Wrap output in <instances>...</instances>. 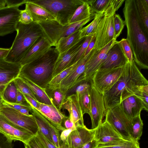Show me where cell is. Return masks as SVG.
Here are the masks:
<instances>
[{
  "label": "cell",
  "mask_w": 148,
  "mask_h": 148,
  "mask_svg": "<svg viewBox=\"0 0 148 148\" xmlns=\"http://www.w3.org/2000/svg\"><path fill=\"white\" fill-rule=\"evenodd\" d=\"M123 12L127 29L126 40L134 61L142 69H148V32L139 14L135 0H125Z\"/></svg>",
  "instance_id": "cell-1"
},
{
  "label": "cell",
  "mask_w": 148,
  "mask_h": 148,
  "mask_svg": "<svg viewBox=\"0 0 148 148\" xmlns=\"http://www.w3.org/2000/svg\"><path fill=\"white\" fill-rule=\"evenodd\" d=\"M148 85L147 80L138 68L134 62H128L125 66L119 78L107 92L103 95L106 109L113 108L124 99L140 93V86Z\"/></svg>",
  "instance_id": "cell-2"
},
{
  "label": "cell",
  "mask_w": 148,
  "mask_h": 148,
  "mask_svg": "<svg viewBox=\"0 0 148 148\" xmlns=\"http://www.w3.org/2000/svg\"><path fill=\"white\" fill-rule=\"evenodd\" d=\"M59 54L55 47H51L40 58L22 66L19 75L45 88L52 78Z\"/></svg>",
  "instance_id": "cell-3"
},
{
  "label": "cell",
  "mask_w": 148,
  "mask_h": 148,
  "mask_svg": "<svg viewBox=\"0 0 148 148\" xmlns=\"http://www.w3.org/2000/svg\"><path fill=\"white\" fill-rule=\"evenodd\" d=\"M17 34L9 52L4 58L8 62L19 63L34 43L39 38L46 37L40 25L32 22L27 25L19 22Z\"/></svg>",
  "instance_id": "cell-4"
},
{
  "label": "cell",
  "mask_w": 148,
  "mask_h": 148,
  "mask_svg": "<svg viewBox=\"0 0 148 148\" xmlns=\"http://www.w3.org/2000/svg\"><path fill=\"white\" fill-rule=\"evenodd\" d=\"M31 2L43 8L52 15L62 25L69 24L76 9L84 0H35Z\"/></svg>",
  "instance_id": "cell-5"
},
{
  "label": "cell",
  "mask_w": 148,
  "mask_h": 148,
  "mask_svg": "<svg viewBox=\"0 0 148 148\" xmlns=\"http://www.w3.org/2000/svg\"><path fill=\"white\" fill-rule=\"evenodd\" d=\"M91 16L82 21L66 25H62L56 21L48 20L39 23L52 46H56L62 38L69 36L80 30L87 23L93 19Z\"/></svg>",
  "instance_id": "cell-6"
},
{
  "label": "cell",
  "mask_w": 148,
  "mask_h": 148,
  "mask_svg": "<svg viewBox=\"0 0 148 148\" xmlns=\"http://www.w3.org/2000/svg\"><path fill=\"white\" fill-rule=\"evenodd\" d=\"M0 114L8 121L18 128L26 130L34 136L39 130L36 121L32 115L29 116L2 103Z\"/></svg>",
  "instance_id": "cell-7"
},
{
  "label": "cell",
  "mask_w": 148,
  "mask_h": 148,
  "mask_svg": "<svg viewBox=\"0 0 148 148\" xmlns=\"http://www.w3.org/2000/svg\"><path fill=\"white\" fill-rule=\"evenodd\" d=\"M105 120L120 134L123 138L131 140L130 134L131 119L123 111L119 105L106 110Z\"/></svg>",
  "instance_id": "cell-8"
},
{
  "label": "cell",
  "mask_w": 148,
  "mask_h": 148,
  "mask_svg": "<svg viewBox=\"0 0 148 148\" xmlns=\"http://www.w3.org/2000/svg\"><path fill=\"white\" fill-rule=\"evenodd\" d=\"M125 66L114 69L99 70L91 79L92 85L103 95L119 78L123 73Z\"/></svg>",
  "instance_id": "cell-9"
},
{
  "label": "cell",
  "mask_w": 148,
  "mask_h": 148,
  "mask_svg": "<svg viewBox=\"0 0 148 148\" xmlns=\"http://www.w3.org/2000/svg\"><path fill=\"white\" fill-rule=\"evenodd\" d=\"M117 41L113 40L101 49L96 50L88 62L84 71L78 79L77 84L84 80H91L106 59V53Z\"/></svg>",
  "instance_id": "cell-10"
},
{
  "label": "cell",
  "mask_w": 148,
  "mask_h": 148,
  "mask_svg": "<svg viewBox=\"0 0 148 148\" xmlns=\"http://www.w3.org/2000/svg\"><path fill=\"white\" fill-rule=\"evenodd\" d=\"M20 12L18 6H6L0 8V36L16 31Z\"/></svg>",
  "instance_id": "cell-11"
},
{
  "label": "cell",
  "mask_w": 148,
  "mask_h": 148,
  "mask_svg": "<svg viewBox=\"0 0 148 148\" xmlns=\"http://www.w3.org/2000/svg\"><path fill=\"white\" fill-rule=\"evenodd\" d=\"M96 50L93 49L87 55L79 60L71 72L56 88L60 89L67 94L73 89L77 85L78 79L84 71L88 62Z\"/></svg>",
  "instance_id": "cell-12"
},
{
  "label": "cell",
  "mask_w": 148,
  "mask_h": 148,
  "mask_svg": "<svg viewBox=\"0 0 148 148\" xmlns=\"http://www.w3.org/2000/svg\"><path fill=\"white\" fill-rule=\"evenodd\" d=\"M90 112L91 129L97 128L102 122L105 116L106 109L103 95L101 94L92 84L90 88Z\"/></svg>",
  "instance_id": "cell-13"
},
{
  "label": "cell",
  "mask_w": 148,
  "mask_h": 148,
  "mask_svg": "<svg viewBox=\"0 0 148 148\" xmlns=\"http://www.w3.org/2000/svg\"><path fill=\"white\" fill-rule=\"evenodd\" d=\"M0 133L10 141L18 140L26 145L34 136L28 131L11 124L0 114Z\"/></svg>",
  "instance_id": "cell-14"
},
{
  "label": "cell",
  "mask_w": 148,
  "mask_h": 148,
  "mask_svg": "<svg viewBox=\"0 0 148 148\" xmlns=\"http://www.w3.org/2000/svg\"><path fill=\"white\" fill-rule=\"evenodd\" d=\"M22 66L20 63H13L0 59V100L5 88L10 82L19 76Z\"/></svg>",
  "instance_id": "cell-15"
},
{
  "label": "cell",
  "mask_w": 148,
  "mask_h": 148,
  "mask_svg": "<svg viewBox=\"0 0 148 148\" xmlns=\"http://www.w3.org/2000/svg\"><path fill=\"white\" fill-rule=\"evenodd\" d=\"M86 37H84L77 43L67 50L60 53L56 62L52 78L73 64L77 55Z\"/></svg>",
  "instance_id": "cell-16"
},
{
  "label": "cell",
  "mask_w": 148,
  "mask_h": 148,
  "mask_svg": "<svg viewBox=\"0 0 148 148\" xmlns=\"http://www.w3.org/2000/svg\"><path fill=\"white\" fill-rule=\"evenodd\" d=\"M117 41L106 53V58L99 70L123 67L128 62Z\"/></svg>",
  "instance_id": "cell-17"
},
{
  "label": "cell",
  "mask_w": 148,
  "mask_h": 148,
  "mask_svg": "<svg viewBox=\"0 0 148 148\" xmlns=\"http://www.w3.org/2000/svg\"><path fill=\"white\" fill-rule=\"evenodd\" d=\"M62 109H65L69 113V117L77 128L85 125L83 114L78 97L75 93L66 97Z\"/></svg>",
  "instance_id": "cell-18"
},
{
  "label": "cell",
  "mask_w": 148,
  "mask_h": 148,
  "mask_svg": "<svg viewBox=\"0 0 148 148\" xmlns=\"http://www.w3.org/2000/svg\"><path fill=\"white\" fill-rule=\"evenodd\" d=\"M51 47L46 37L39 38L31 46L19 63L23 66L38 59L44 55Z\"/></svg>",
  "instance_id": "cell-19"
},
{
  "label": "cell",
  "mask_w": 148,
  "mask_h": 148,
  "mask_svg": "<svg viewBox=\"0 0 148 148\" xmlns=\"http://www.w3.org/2000/svg\"><path fill=\"white\" fill-rule=\"evenodd\" d=\"M36 110L60 131H62L66 129L62 126V123L66 116L54 104L50 105L39 102L38 108Z\"/></svg>",
  "instance_id": "cell-20"
},
{
  "label": "cell",
  "mask_w": 148,
  "mask_h": 148,
  "mask_svg": "<svg viewBox=\"0 0 148 148\" xmlns=\"http://www.w3.org/2000/svg\"><path fill=\"white\" fill-rule=\"evenodd\" d=\"M94 133V129L84 125L73 131L65 141L73 148H77L93 140Z\"/></svg>",
  "instance_id": "cell-21"
},
{
  "label": "cell",
  "mask_w": 148,
  "mask_h": 148,
  "mask_svg": "<svg viewBox=\"0 0 148 148\" xmlns=\"http://www.w3.org/2000/svg\"><path fill=\"white\" fill-rule=\"evenodd\" d=\"M121 138L120 134L105 121L94 129V140L98 145Z\"/></svg>",
  "instance_id": "cell-22"
},
{
  "label": "cell",
  "mask_w": 148,
  "mask_h": 148,
  "mask_svg": "<svg viewBox=\"0 0 148 148\" xmlns=\"http://www.w3.org/2000/svg\"><path fill=\"white\" fill-rule=\"evenodd\" d=\"M124 113L130 119L140 114L141 111L145 110V106L140 98L134 95L127 98L119 104Z\"/></svg>",
  "instance_id": "cell-23"
},
{
  "label": "cell",
  "mask_w": 148,
  "mask_h": 148,
  "mask_svg": "<svg viewBox=\"0 0 148 148\" xmlns=\"http://www.w3.org/2000/svg\"><path fill=\"white\" fill-rule=\"evenodd\" d=\"M25 9L31 14L33 22L39 23L48 20H56L55 17L41 6L27 0Z\"/></svg>",
  "instance_id": "cell-24"
},
{
  "label": "cell",
  "mask_w": 148,
  "mask_h": 148,
  "mask_svg": "<svg viewBox=\"0 0 148 148\" xmlns=\"http://www.w3.org/2000/svg\"><path fill=\"white\" fill-rule=\"evenodd\" d=\"M18 77L28 85L39 102L47 105L54 104L52 99L49 96L45 88L39 86L22 75H19Z\"/></svg>",
  "instance_id": "cell-25"
},
{
  "label": "cell",
  "mask_w": 148,
  "mask_h": 148,
  "mask_svg": "<svg viewBox=\"0 0 148 148\" xmlns=\"http://www.w3.org/2000/svg\"><path fill=\"white\" fill-rule=\"evenodd\" d=\"M108 16L104 15L101 19L97 25L95 34L96 40L94 49L99 50L107 44L106 32Z\"/></svg>",
  "instance_id": "cell-26"
},
{
  "label": "cell",
  "mask_w": 148,
  "mask_h": 148,
  "mask_svg": "<svg viewBox=\"0 0 148 148\" xmlns=\"http://www.w3.org/2000/svg\"><path fill=\"white\" fill-rule=\"evenodd\" d=\"M31 107L32 114L36 121L39 131L47 139L54 144L49 129V121L36 109L33 107Z\"/></svg>",
  "instance_id": "cell-27"
},
{
  "label": "cell",
  "mask_w": 148,
  "mask_h": 148,
  "mask_svg": "<svg viewBox=\"0 0 148 148\" xmlns=\"http://www.w3.org/2000/svg\"><path fill=\"white\" fill-rule=\"evenodd\" d=\"M80 30L69 36L62 38L58 41L55 48L60 53L69 49L78 42L82 39Z\"/></svg>",
  "instance_id": "cell-28"
},
{
  "label": "cell",
  "mask_w": 148,
  "mask_h": 148,
  "mask_svg": "<svg viewBox=\"0 0 148 148\" xmlns=\"http://www.w3.org/2000/svg\"><path fill=\"white\" fill-rule=\"evenodd\" d=\"M95 148H140L138 141L123 138L98 145Z\"/></svg>",
  "instance_id": "cell-29"
},
{
  "label": "cell",
  "mask_w": 148,
  "mask_h": 148,
  "mask_svg": "<svg viewBox=\"0 0 148 148\" xmlns=\"http://www.w3.org/2000/svg\"><path fill=\"white\" fill-rule=\"evenodd\" d=\"M143 125L140 114L131 119L130 134L132 139L137 141L140 139L142 134Z\"/></svg>",
  "instance_id": "cell-30"
},
{
  "label": "cell",
  "mask_w": 148,
  "mask_h": 148,
  "mask_svg": "<svg viewBox=\"0 0 148 148\" xmlns=\"http://www.w3.org/2000/svg\"><path fill=\"white\" fill-rule=\"evenodd\" d=\"M104 16L103 12L96 14L93 20L90 23L80 29L81 38L89 36H93L96 33L99 22Z\"/></svg>",
  "instance_id": "cell-31"
},
{
  "label": "cell",
  "mask_w": 148,
  "mask_h": 148,
  "mask_svg": "<svg viewBox=\"0 0 148 148\" xmlns=\"http://www.w3.org/2000/svg\"><path fill=\"white\" fill-rule=\"evenodd\" d=\"M45 90L49 96L52 99L54 105L61 110L66 98L67 94L58 88L53 89L45 88Z\"/></svg>",
  "instance_id": "cell-32"
},
{
  "label": "cell",
  "mask_w": 148,
  "mask_h": 148,
  "mask_svg": "<svg viewBox=\"0 0 148 148\" xmlns=\"http://www.w3.org/2000/svg\"><path fill=\"white\" fill-rule=\"evenodd\" d=\"M91 16L89 4L84 0V3L76 10L69 24L76 23L84 20Z\"/></svg>",
  "instance_id": "cell-33"
},
{
  "label": "cell",
  "mask_w": 148,
  "mask_h": 148,
  "mask_svg": "<svg viewBox=\"0 0 148 148\" xmlns=\"http://www.w3.org/2000/svg\"><path fill=\"white\" fill-rule=\"evenodd\" d=\"M89 4L91 16H95L98 13L106 10L111 0H85Z\"/></svg>",
  "instance_id": "cell-34"
},
{
  "label": "cell",
  "mask_w": 148,
  "mask_h": 148,
  "mask_svg": "<svg viewBox=\"0 0 148 148\" xmlns=\"http://www.w3.org/2000/svg\"><path fill=\"white\" fill-rule=\"evenodd\" d=\"M76 62L53 77L47 84L45 89H53L57 88L61 82L73 69Z\"/></svg>",
  "instance_id": "cell-35"
},
{
  "label": "cell",
  "mask_w": 148,
  "mask_h": 148,
  "mask_svg": "<svg viewBox=\"0 0 148 148\" xmlns=\"http://www.w3.org/2000/svg\"><path fill=\"white\" fill-rule=\"evenodd\" d=\"M139 16L148 32V0H135Z\"/></svg>",
  "instance_id": "cell-36"
},
{
  "label": "cell",
  "mask_w": 148,
  "mask_h": 148,
  "mask_svg": "<svg viewBox=\"0 0 148 148\" xmlns=\"http://www.w3.org/2000/svg\"><path fill=\"white\" fill-rule=\"evenodd\" d=\"M14 80L8 84L3 92L2 99L5 102L16 103L17 88Z\"/></svg>",
  "instance_id": "cell-37"
},
{
  "label": "cell",
  "mask_w": 148,
  "mask_h": 148,
  "mask_svg": "<svg viewBox=\"0 0 148 148\" xmlns=\"http://www.w3.org/2000/svg\"><path fill=\"white\" fill-rule=\"evenodd\" d=\"M90 88L79 96L76 95L78 97L79 103L83 115L85 114L89 115L90 113Z\"/></svg>",
  "instance_id": "cell-38"
},
{
  "label": "cell",
  "mask_w": 148,
  "mask_h": 148,
  "mask_svg": "<svg viewBox=\"0 0 148 148\" xmlns=\"http://www.w3.org/2000/svg\"><path fill=\"white\" fill-rule=\"evenodd\" d=\"M14 81L18 90L38 101L30 88L21 78L18 77Z\"/></svg>",
  "instance_id": "cell-39"
},
{
  "label": "cell",
  "mask_w": 148,
  "mask_h": 148,
  "mask_svg": "<svg viewBox=\"0 0 148 148\" xmlns=\"http://www.w3.org/2000/svg\"><path fill=\"white\" fill-rule=\"evenodd\" d=\"M117 42L121 47L128 62L130 64L134 62L133 53L126 38H123Z\"/></svg>",
  "instance_id": "cell-40"
},
{
  "label": "cell",
  "mask_w": 148,
  "mask_h": 148,
  "mask_svg": "<svg viewBox=\"0 0 148 148\" xmlns=\"http://www.w3.org/2000/svg\"><path fill=\"white\" fill-rule=\"evenodd\" d=\"M113 24L114 40H116L121 33L125 25L124 21L119 14H115L114 15Z\"/></svg>",
  "instance_id": "cell-41"
},
{
  "label": "cell",
  "mask_w": 148,
  "mask_h": 148,
  "mask_svg": "<svg viewBox=\"0 0 148 148\" xmlns=\"http://www.w3.org/2000/svg\"><path fill=\"white\" fill-rule=\"evenodd\" d=\"M114 15H108V16L106 32V42L107 44L112 40H114L113 24Z\"/></svg>",
  "instance_id": "cell-42"
},
{
  "label": "cell",
  "mask_w": 148,
  "mask_h": 148,
  "mask_svg": "<svg viewBox=\"0 0 148 148\" xmlns=\"http://www.w3.org/2000/svg\"><path fill=\"white\" fill-rule=\"evenodd\" d=\"M49 129L51 138L54 145L58 148H60V131L50 121L49 122Z\"/></svg>",
  "instance_id": "cell-43"
},
{
  "label": "cell",
  "mask_w": 148,
  "mask_h": 148,
  "mask_svg": "<svg viewBox=\"0 0 148 148\" xmlns=\"http://www.w3.org/2000/svg\"><path fill=\"white\" fill-rule=\"evenodd\" d=\"M92 84L91 80H84L80 82L75 86L76 87L75 94L78 96L83 94L90 88Z\"/></svg>",
  "instance_id": "cell-44"
},
{
  "label": "cell",
  "mask_w": 148,
  "mask_h": 148,
  "mask_svg": "<svg viewBox=\"0 0 148 148\" xmlns=\"http://www.w3.org/2000/svg\"><path fill=\"white\" fill-rule=\"evenodd\" d=\"M33 22L32 16L26 10H21L19 22L25 25L29 24Z\"/></svg>",
  "instance_id": "cell-45"
},
{
  "label": "cell",
  "mask_w": 148,
  "mask_h": 148,
  "mask_svg": "<svg viewBox=\"0 0 148 148\" xmlns=\"http://www.w3.org/2000/svg\"><path fill=\"white\" fill-rule=\"evenodd\" d=\"M93 36L86 37L74 61V63L84 56V53Z\"/></svg>",
  "instance_id": "cell-46"
},
{
  "label": "cell",
  "mask_w": 148,
  "mask_h": 148,
  "mask_svg": "<svg viewBox=\"0 0 148 148\" xmlns=\"http://www.w3.org/2000/svg\"><path fill=\"white\" fill-rule=\"evenodd\" d=\"M35 136L39 140L44 148H58L47 139L39 130Z\"/></svg>",
  "instance_id": "cell-47"
},
{
  "label": "cell",
  "mask_w": 148,
  "mask_h": 148,
  "mask_svg": "<svg viewBox=\"0 0 148 148\" xmlns=\"http://www.w3.org/2000/svg\"><path fill=\"white\" fill-rule=\"evenodd\" d=\"M12 142L0 133V148H13Z\"/></svg>",
  "instance_id": "cell-48"
},
{
  "label": "cell",
  "mask_w": 148,
  "mask_h": 148,
  "mask_svg": "<svg viewBox=\"0 0 148 148\" xmlns=\"http://www.w3.org/2000/svg\"><path fill=\"white\" fill-rule=\"evenodd\" d=\"M2 103L17 111L23 108H31V107L29 105L10 103L5 102L3 100Z\"/></svg>",
  "instance_id": "cell-49"
},
{
  "label": "cell",
  "mask_w": 148,
  "mask_h": 148,
  "mask_svg": "<svg viewBox=\"0 0 148 148\" xmlns=\"http://www.w3.org/2000/svg\"><path fill=\"white\" fill-rule=\"evenodd\" d=\"M28 145L30 148H44L35 135L30 140Z\"/></svg>",
  "instance_id": "cell-50"
},
{
  "label": "cell",
  "mask_w": 148,
  "mask_h": 148,
  "mask_svg": "<svg viewBox=\"0 0 148 148\" xmlns=\"http://www.w3.org/2000/svg\"><path fill=\"white\" fill-rule=\"evenodd\" d=\"M63 123L66 129H71L74 131L77 128L73 122L68 116H66L64 119Z\"/></svg>",
  "instance_id": "cell-51"
},
{
  "label": "cell",
  "mask_w": 148,
  "mask_h": 148,
  "mask_svg": "<svg viewBox=\"0 0 148 148\" xmlns=\"http://www.w3.org/2000/svg\"><path fill=\"white\" fill-rule=\"evenodd\" d=\"M26 101L31 107H33L35 109H37L39 106V102L36 101L31 97L25 94H23Z\"/></svg>",
  "instance_id": "cell-52"
},
{
  "label": "cell",
  "mask_w": 148,
  "mask_h": 148,
  "mask_svg": "<svg viewBox=\"0 0 148 148\" xmlns=\"http://www.w3.org/2000/svg\"><path fill=\"white\" fill-rule=\"evenodd\" d=\"M6 4L7 6H18L25 4L27 2V0H5Z\"/></svg>",
  "instance_id": "cell-53"
},
{
  "label": "cell",
  "mask_w": 148,
  "mask_h": 148,
  "mask_svg": "<svg viewBox=\"0 0 148 148\" xmlns=\"http://www.w3.org/2000/svg\"><path fill=\"white\" fill-rule=\"evenodd\" d=\"M138 96L140 98L143 103L145 106L144 110L147 112L148 111V93L145 92L140 91V95Z\"/></svg>",
  "instance_id": "cell-54"
},
{
  "label": "cell",
  "mask_w": 148,
  "mask_h": 148,
  "mask_svg": "<svg viewBox=\"0 0 148 148\" xmlns=\"http://www.w3.org/2000/svg\"><path fill=\"white\" fill-rule=\"evenodd\" d=\"M16 103L30 105L26 101L23 94L18 89Z\"/></svg>",
  "instance_id": "cell-55"
},
{
  "label": "cell",
  "mask_w": 148,
  "mask_h": 148,
  "mask_svg": "<svg viewBox=\"0 0 148 148\" xmlns=\"http://www.w3.org/2000/svg\"><path fill=\"white\" fill-rule=\"evenodd\" d=\"M73 131V130L71 129H66L62 131L60 135V141H62V143L65 142Z\"/></svg>",
  "instance_id": "cell-56"
},
{
  "label": "cell",
  "mask_w": 148,
  "mask_h": 148,
  "mask_svg": "<svg viewBox=\"0 0 148 148\" xmlns=\"http://www.w3.org/2000/svg\"><path fill=\"white\" fill-rule=\"evenodd\" d=\"M96 40L95 34L92 37L89 43V44L84 54L85 56L88 54L91 50L93 48Z\"/></svg>",
  "instance_id": "cell-57"
},
{
  "label": "cell",
  "mask_w": 148,
  "mask_h": 148,
  "mask_svg": "<svg viewBox=\"0 0 148 148\" xmlns=\"http://www.w3.org/2000/svg\"><path fill=\"white\" fill-rule=\"evenodd\" d=\"M97 145V142L93 140L77 148H95Z\"/></svg>",
  "instance_id": "cell-58"
},
{
  "label": "cell",
  "mask_w": 148,
  "mask_h": 148,
  "mask_svg": "<svg viewBox=\"0 0 148 148\" xmlns=\"http://www.w3.org/2000/svg\"><path fill=\"white\" fill-rule=\"evenodd\" d=\"M10 50V48H0V59H4Z\"/></svg>",
  "instance_id": "cell-59"
},
{
  "label": "cell",
  "mask_w": 148,
  "mask_h": 148,
  "mask_svg": "<svg viewBox=\"0 0 148 148\" xmlns=\"http://www.w3.org/2000/svg\"><path fill=\"white\" fill-rule=\"evenodd\" d=\"M32 108H22L18 111L21 113L27 116H32V114H29V112L31 111Z\"/></svg>",
  "instance_id": "cell-60"
},
{
  "label": "cell",
  "mask_w": 148,
  "mask_h": 148,
  "mask_svg": "<svg viewBox=\"0 0 148 148\" xmlns=\"http://www.w3.org/2000/svg\"><path fill=\"white\" fill-rule=\"evenodd\" d=\"M60 148H73L71 146L69 145L65 141L61 144Z\"/></svg>",
  "instance_id": "cell-61"
},
{
  "label": "cell",
  "mask_w": 148,
  "mask_h": 148,
  "mask_svg": "<svg viewBox=\"0 0 148 148\" xmlns=\"http://www.w3.org/2000/svg\"><path fill=\"white\" fill-rule=\"evenodd\" d=\"M6 5L5 0H0V8L5 7Z\"/></svg>",
  "instance_id": "cell-62"
},
{
  "label": "cell",
  "mask_w": 148,
  "mask_h": 148,
  "mask_svg": "<svg viewBox=\"0 0 148 148\" xmlns=\"http://www.w3.org/2000/svg\"><path fill=\"white\" fill-rule=\"evenodd\" d=\"M24 145H25V148H30L29 146V145H25V144H24Z\"/></svg>",
  "instance_id": "cell-63"
},
{
  "label": "cell",
  "mask_w": 148,
  "mask_h": 148,
  "mask_svg": "<svg viewBox=\"0 0 148 148\" xmlns=\"http://www.w3.org/2000/svg\"><path fill=\"white\" fill-rule=\"evenodd\" d=\"M3 101V100L2 99L0 100V107Z\"/></svg>",
  "instance_id": "cell-64"
}]
</instances>
